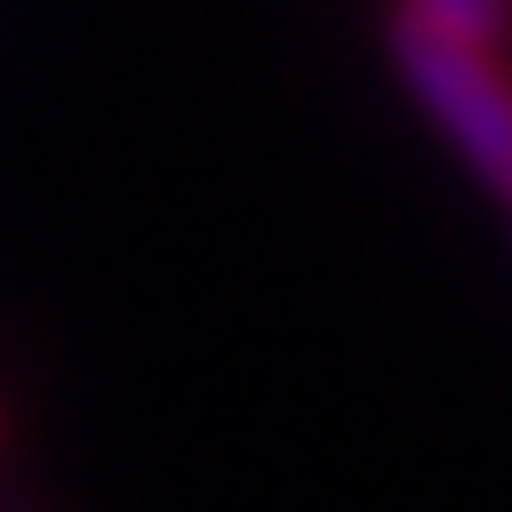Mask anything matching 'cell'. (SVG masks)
I'll return each instance as SVG.
<instances>
[{
    "mask_svg": "<svg viewBox=\"0 0 512 512\" xmlns=\"http://www.w3.org/2000/svg\"><path fill=\"white\" fill-rule=\"evenodd\" d=\"M402 16H418L434 32H457V40H481V48H497L512 32V0H410Z\"/></svg>",
    "mask_w": 512,
    "mask_h": 512,
    "instance_id": "2",
    "label": "cell"
},
{
    "mask_svg": "<svg viewBox=\"0 0 512 512\" xmlns=\"http://www.w3.org/2000/svg\"><path fill=\"white\" fill-rule=\"evenodd\" d=\"M394 64L410 79V95L434 111V127L449 134V150L489 190L512 197V71L497 64V48L402 16L394 24Z\"/></svg>",
    "mask_w": 512,
    "mask_h": 512,
    "instance_id": "1",
    "label": "cell"
}]
</instances>
